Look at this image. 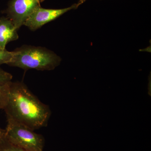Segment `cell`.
<instances>
[{"mask_svg": "<svg viewBox=\"0 0 151 151\" xmlns=\"http://www.w3.org/2000/svg\"><path fill=\"white\" fill-rule=\"evenodd\" d=\"M13 55V51L0 48V66L4 64L8 65L12 61Z\"/></svg>", "mask_w": 151, "mask_h": 151, "instance_id": "cell-9", "label": "cell"}, {"mask_svg": "<svg viewBox=\"0 0 151 151\" xmlns=\"http://www.w3.org/2000/svg\"><path fill=\"white\" fill-rule=\"evenodd\" d=\"M18 29L7 17L0 18V48L5 49L10 42L18 39Z\"/></svg>", "mask_w": 151, "mask_h": 151, "instance_id": "cell-6", "label": "cell"}, {"mask_svg": "<svg viewBox=\"0 0 151 151\" xmlns=\"http://www.w3.org/2000/svg\"><path fill=\"white\" fill-rule=\"evenodd\" d=\"M2 110L7 120L17 122L33 130L46 127L51 116L48 105L42 103L24 83L9 82L5 89Z\"/></svg>", "mask_w": 151, "mask_h": 151, "instance_id": "cell-1", "label": "cell"}, {"mask_svg": "<svg viewBox=\"0 0 151 151\" xmlns=\"http://www.w3.org/2000/svg\"><path fill=\"white\" fill-rule=\"evenodd\" d=\"M5 132V129H1L0 128V135L2 134H4Z\"/></svg>", "mask_w": 151, "mask_h": 151, "instance_id": "cell-11", "label": "cell"}, {"mask_svg": "<svg viewBox=\"0 0 151 151\" xmlns=\"http://www.w3.org/2000/svg\"><path fill=\"white\" fill-rule=\"evenodd\" d=\"M13 52V57L8 65L25 70H53L61 61L60 57L53 51L42 47L24 45Z\"/></svg>", "mask_w": 151, "mask_h": 151, "instance_id": "cell-2", "label": "cell"}, {"mask_svg": "<svg viewBox=\"0 0 151 151\" xmlns=\"http://www.w3.org/2000/svg\"><path fill=\"white\" fill-rule=\"evenodd\" d=\"M7 121L5 136L10 142L26 151H43L45 141L42 135L22 124Z\"/></svg>", "mask_w": 151, "mask_h": 151, "instance_id": "cell-3", "label": "cell"}, {"mask_svg": "<svg viewBox=\"0 0 151 151\" xmlns=\"http://www.w3.org/2000/svg\"><path fill=\"white\" fill-rule=\"evenodd\" d=\"M0 151H26L10 142L4 134L0 135Z\"/></svg>", "mask_w": 151, "mask_h": 151, "instance_id": "cell-8", "label": "cell"}, {"mask_svg": "<svg viewBox=\"0 0 151 151\" xmlns=\"http://www.w3.org/2000/svg\"><path fill=\"white\" fill-rule=\"evenodd\" d=\"M12 75L0 68V110H2V105L4 92L7 84L12 81Z\"/></svg>", "mask_w": 151, "mask_h": 151, "instance_id": "cell-7", "label": "cell"}, {"mask_svg": "<svg viewBox=\"0 0 151 151\" xmlns=\"http://www.w3.org/2000/svg\"><path fill=\"white\" fill-rule=\"evenodd\" d=\"M78 3L74 4L69 7L61 9H46L38 7L34 11L25 22L24 25L32 31H35L44 25L54 20L63 14L78 7Z\"/></svg>", "mask_w": 151, "mask_h": 151, "instance_id": "cell-5", "label": "cell"}, {"mask_svg": "<svg viewBox=\"0 0 151 151\" xmlns=\"http://www.w3.org/2000/svg\"><path fill=\"white\" fill-rule=\"evenodd\" d=\"M43 1H44V0H43Z\"/></svg>", "mask_w": 151, "mask_h": 151, "instance_id": "cell-12", "label": "cell"}, {"mask_svg": "<svg viewBox=\"0 0 151 151\" xmlns=\"http://www.w3.org/2000/svg\"><path fill=\"white\" fill-rule=\"evenodd\" d=\"M43 0H12L6 10L7 17L18 30Z\"/></svg>", "mask_w": 151, "mask_h": 151, "instance_id": "cell-4", "label": "cell"}, {"mask_svg": "<svg viewBox=\"0 0 151 151\" xmlns=\"http://www.w3.org/2000/svg\"><path fill=\"white\" fill-rule=\"evenodd\" d=\"M86 1H87V0H80L78 3L80 4V5H81V4H82L83 3L85 2Z\"/></svg>", "mask_w": 151, "mask_h": 151, "instance_id": "cell-10", "label": "cell"}]
</instances>
